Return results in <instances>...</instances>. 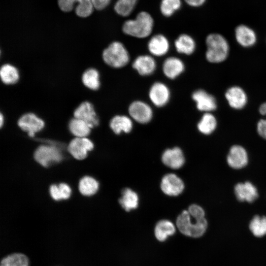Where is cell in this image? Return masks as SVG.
<instances>
[{"instance_id": "1", "label": "cell", "mask_w": 266, "mask_h": 266, "mask_svg": "<svg viewBox=\"0 0 266 266\" xmlns=\"http://www.w3.org/2000/svg\"><path fill=\"white\" fill-rule=\"evenodd\" d=\"M153 26L154 20L151 15L147 12L141 11L134 19L126 21L122 30L126 34L137 38H145L151 34Z\"/></svg>"}, {"instance_id": "2", "label": "cell", "mask_w": 266, "mask_h": 266, "mask_svg": "<svg viewBox=\"0 0 266 266\" xmlns=\"http://www.w3.org/2000/svg\"><path fill=\"white\" fill-rule=\"evenodd\" d=\"M179 231L183 234L192 237H200L206 232L208 222L206 218L197 220L193 218L188 210H183L176 221Z\"/></svg>"}, {"instance_id": "3", "label": "cell", "mask_w": 266, "mask_h": 266, "mask_svg": "<svg viewBox=\"0 0 266 266\" xmlns=\"http://www.w3.org/2000/svg\"><path fill=\"white\" fill-rule=\"evenodd\" d=\"M206 58L209 62L216 63L224 61L229 52V45L226 39L217 33L209 34L206 38Z\"/></svg>"}, {"instance_id": "4", "label": "cell", "mask_w": 266, "mask_h": 266, "mask_svg": "<svg viewBox=\"0 0 266 266\" xmlns=\"http://www.w3.org/2000/svg\"><path fill=\"white\" fill-rule=\"evenodd\" d=\"M102 59L108 66L113 68H121L128 64L130 60L129 53L120 42L111 43L102 52Z\"/></svg>"}, {"instance_id": "5", "label": "cell", "mask_w": 266, "mask_h": 266, "mask_svg": "<svg viewBox=\"0 0 266 266\" xmlns=\"http://www.w3.org/2000/svg\"><path fill=\"white\" fill-rule=\"evenodd\" d=\"M226 161L231 168L235 170H242L247 167L249 163V154L243 145L233 144L228 151Z\"/></svg>"}, {"instance_id": "6", "label": "cell", "mask_w": 266, "mask_h": 266, "mask_svg": "<svg viewBox=\"0 0 266 266\" xmlns=\"http://www.w3.org/2000/svg\"><path fill=\"white\" fill-rule=\"evenodd\" d=\"M233 193L236 200L242 203L252 204L260 197L258 187L250 180L236 183L233 187Z\"/></svg>"}, {"instance_id": "7", "label": "cell", "mask_w": 266, "mask_h": 266, "mask_svg": "<svg viewBox=\"0 0 266 266\" xmlns=\"http://www.w3.org/2000/svg\"><path fill=\"white\" fill-rule=\"evenodd\" d=\"M33 157L38 164L44 167L58 163L63 159L62 154L58 148L47 145H42L38 147L34 153Z\"/></svg>"}, {"instance_id": "8", "label": "cell", "mask_w": 266, "mask_h": 266, "mask_svg": "<svg viewBox=\"0 0 266 266\" xmlns=\"http://www.w3.org/2000/svg\"><path fill=\"white\" fill-rule=\"evenodd\" d=\"M17 124L30 137H33L35 133L42 130L45 126L43 120L32 112L22 115L18 119Z\"/></svg>"}, {"instance_id": "9", "label": "cell", "mask_w": 266, "mask_h": 266, "mask_svg": "<svg viewBox=\"0 0 266 266\" xmlns=\"http://www.w3.org/2000/svg\"><path fill=\"white\" fill-rule=\"evenodd\" d=\"M184 187L183 180L174 173L166 174L162 179L161 189L167 196H177L182 193Z\"/></svg>"}, {"instance_id": "10", "label": "cell", "mask_w": 266, "mask_h": 266, "mask_svg": "<svg viewBox=\"0 0 266 266\" xmlns=\"http://www.w3.org/2000/svg\"><path fill=\"white\" fill-rule=\"evenodd\" d=\"M74 118L86 122L91 128L99 125V120L92 103L88 101L80 103L73 111Z\"/></svg>"}, {"instance_id": "11", "label": "cell", "mask_w": 266, "mask_h": 266, "mask_svg": "<svg viewBox=\"0 0 266 266\" xmlns=\"http://www.w3.org/2000/svg\"><path fill=\"white\" fill-rule=\"evenodd\" d=\"M128 111L130 116L140 124L149 122L153 116V111L151 107L141 101L133 102L130 105Z\"/></svg>"}, {"instance_id": "12", "label": "cell", "mask_w": 266, "mask_h": 266, "mask_svg": "<svg viewBox=\"0 0 266 266\" xmlns=\"http://www.w3.org/2000/svg\"><path fill=\"white\" fill-rule=\"evenodd\" d=\"M76 1H77L78 5L75 12L78 16L87 17L91 14L93 9L91 0H58V3L62 10L68 12L72 9Z\"/></svg>"}, {"instance_id": "13", "label": "cell", "mask_w": 266, "mask_h": 266, "mask_svg": "<svg viewBox=\"0 0 266 266\" xmlns=\"http://www.w3.org/2000/svg\"><path fill=\"white\" fill-rule=\"evenodd\" d=\"M149 96L152 103L157 107H162L168 101L170 92L168 87L161 82H156L151 87Z\"/></svg>"}, {"instance_id": "14", "label": "cell", "mask_w": 266, "mask_h": 266, "mask_svg": "<svg viewBox=\"0 0 266 266\" xmlns=\"http://www.w3.org/2000/svg\"><path fill=\"white\" fill-rule=\"evenodd\" d=\"M162 161L166 166L177 169L184 164L185 157L182 150L176 147L166 150L162 154Z\"/></svg>"}, {"instance_id": "15", "label": "cell", "mask_w": 266, "mask_h": 266, "mask_svg": "<svg viewBox=\"0 0 266 266\" xmlns=\"http://www.w3.org/2000/svg\"><path fill=\"white\" fill-rule=\"evenodd\" d=\"M192 97L199 110L208 112L216 109L217 105L214 97L205 91L197 90L193 93Z\"/></svg>"}, {"instance_id": "16", "label": "cell", "mask_w": 266, "mask_h": 266, "mask_svg": "<svg viewBox=\"0 0 266 266\" xmlns=\"http://www.w3.org/2000/svg\"><path fill=\"white\" fill-rule=\"evenodd\" d=\"M132 66L141 75L152 74L156 69V64L153 58L149 55H140L133 62Z\"/></svg>"}, {"instance_id": "17", "label": "cell", "mask_w": 266, "mask_h": 266, "mask_svg": "<svg viewBox=\"0 0 266 266\" xmlns=\"http://www.w3.org/2000/svg\"><path fill=\"white\" fill-rule=\"evenodd\" d=\"M169 44L167 39L162 34L152 36L148 43L149 51L155 56H162L168 51Z\"/></svg>"}, {"instance_id": "18", "label": "cell", "mask_w": 266, "mask_h": 266, "mask_svg": "<svg viewBox=\"0 0 266 266\" xmlns=\"http://www.w3.org/2000/svg\"><path fill=\"white\" fill-rule=\"evenodd\" d=\"M225 96L230 105L234 109H241L246 103V95L239 87L234 86L229 88Z\"/></svg>"}, {"instance_id": "19", "label": "cell", "mask_w": 266, "mask_h": 266, "mask_svg": "<svg viewBox=\"0 0 266 266\" xmlns=\"http://www.w3.org/2000/svg\"><path fill=\"white\" fill-rule=\"evenodd\" d=\"M184 65L179 59L171 57L164 61L163 70L164 74L169 79H174L178 76L184 70Z\"/></svg>"}, {"instance_id": "20", "label": "cell", "mask_w": 266, "mask_h": 266, "mask_svg": "<svg viewBox=\"0 0 266 266\" xmlns=\"http://www.w3.org/2000/svg\"><path fill=\"white\" fill-rule=\"evenodd\" d=\"M109 126L113 132L119 134L121 133H130L133 129V122L129 117L125 115H116L110 120Z\"/></svg>"}, {"instance_id": "21", "label": "cell", "mask_w": 266, "mask_h": 266, "mask_svg": "<svg viewBox=\"0 0 266 266\" xmlns=\"http://www.w3.org/2000/svg\"><path fill=\"white\" fill-rule=\"evenodd\" d=\"M235 37L237 42L244 47L253 45L256 40L254 32L245 25H239L236 28Z\"/></svg>"}, {"instance_id": "22", "label": "cell", "mask_w": 266, "mask_h": 266, "mask_svg": "<svg viewBox=\"0 0 266 266\" xmlns=\"http://www.w3.org/2000/svg\"><path fill=\"white\" fill-rule=\"evenodd\" d=\"M119 202L126 211L134 209L138 205V195L130 188H125L122 192V196L119 200Z\"/></svg>"}, {"instance_id": "23", "label": "cell", "mask_w": 266, "mask_h": 266, "mask_svg": "<svg viewBox=\"0 0 266 266\" xmlns=\"http://www.w3.org/2000/svg\"><path fill=\"white\" fill-rule=\"evenodd\" d=\"M0 77L4 84L12 85L19 81L20 74L16 66L7 63L3 64L0 67Z\"/></svg>"}, {"instance_id": "24", "label": "cell", "mask_w": 266, "mask_h": 266, "mask_svg": "<svg viewBox=\"0 0 266 266\" xmlns=\"http://www.w3.org/2000/svg\"><path fill=\"white\" fill-rule=\"evenodd\" d=\"M100 73L97 69L91 67L86 69L81 76L83 84L87 88L96 91L100 88Z\"/></svg>"}, {"instance_id": "25", "label": "cell", "mask_w": 266, "mask_h": 266, "mask_svg": "<svg viewBox=\"0 0 266 266\" xmlns=\"http://www.w3.org/2000/svg\"><path fill=\"white\" fill-rule=\"evenodd\" d=\"M175 231V227L171 222L167 220H162L157 223L154 233L159 241H164L168 236L173 235Z\"/></svg>"}, {"instance_id": "26", "label": "cell", "mask_w": 266, "mask_h": 266, "mask_svg": "<svg viewBox=\"0 0 266 266\" xmlns=\"http://www.w3.org/2000/svg\"><path fill=\"white\" fill-rule=\"evenodd\" d=\"M174 45L178 52L186 55L192 54L196 47L194 40L186 34L180 35L175 40Z\"/></svg>"}, {"instance_id": "27", "label": "cell", "mask_w": 266, "mask_h": 266, "mask_svg": "<svg viewBox=\"0 0 266 266\" xmlns=\"http://www.w3.org/2000/svg\"><path fill=\"white\" fill-rule=\"evenodd\" d=\"M68 129L75 137H86L91 132V127L85 121L73 118L68 123Z\"/></svg>"}, {"instance_id": "28", "label": "cell", "mask_w": 266, "mask_h": 266, "mask_svg": "<svg viewBox=\"0 0 266 266\" xmlns=\"http://www.w3.org/2000/svg\"><path fill=\"white\" fill-rule=\"evenodd\" d=\"M67 151L74 158L78 160L85 159L88 152L83 137H75L72 139L67 146Z\"/></svg>"}, {"instance_id": "29", "label": "cell", "mask_w": 266, "mask_h": 266, "mask_svg": "<svg viewBox=\"0 0 266 266\" xmlns=\"http://www.w3.org/2000/svg\"><path fill=\"white\" fill-rule=\"evenodd\" d=\"M217 122L215 117L211 113H206L203 115L197 128L199 131L204 135H210L216 130Z\"/></svg>"}, {"instance_id": "30", "label": "cell", "mask_w": 266, "mask_h": 266, "mask_svg": "<svg viewBox=\"0 0 266 266\" xmlns=\"http://www.w3.org/2000/svg\"><path fill=\"white\" fill-rule=\"evenodd\" d=\"M78 188L80 193L86 196L95 195L99 188V182L93 177L85 176L79 182Z\"/></svg>"}, {"instance_id": "31", "label": "cell", "mask_w": 266, "mask_h": 266, "mask_svg": "<svg viewBox=\"0 0 266 266\" xmlns=\"http://www.w3.org/2000/svg\"><path fill=\"white\" fill-rule=\"evenodd\" d=\"M249 228L256 237H261L266 235V216L256 215L249 222Z\"/></svg>"}, {"instance_id": "32", "label": "cell", "mask_w": 266, "mask_h": 266, "mask_svg": "<svg viewBox=\"0 0 266 266\" xmlns=\"http://www.w3.org/2000/svg\"><path fill=\"white\" fill-rule=\"evenodd\" d=\"M29 260L26 256L20 253L10 255L1 261L0 266H28Z\"/></svg>"}, {"instance_id": "33", "label": "cell", "mask_w": 266, "mask_h": 266, "mask_svg": "<svg viewBox=\"0 0 266 266\" xmlns=\"http://www.w3.org/2000/svg\"><path fill=\"white\" fill-rule=\"evenodd\" d=\"M181 5V0H162L160 10L163 15L169 17L178 10Z\"/></svg>"}, {"instance_id": "34", "label": "cell", "mask_w": 266, "mask_h": 266, "mask_svg": "<svg viewBox=\"0 0 266 266\" xmlns=\"http://www.w3.org/2000/svg\"><path fill=\"white\" fill-rule=\"evenodd\" d=\"M135 4L126 0H118L114 5V9L118 14L127 16L131 13Z\"/></svg>"}, {"instance_id": "35", "label": "cell", "mask_w": 266, "mask_h": 266, "mask_svg": "<svg viewBox=\"0 0 266 266\" xmlns=\"http://www.w3.org/2000/svg\"><path fill=\"white\" fill-rule=\"evenodd\" d=\"M70 187L66 183H61L56 189V197L57 201L68 199L71 196Z\"/></svg>"}, {"instance_id": "36", "label": "cell", "mask_w": 266, "mask_h": 266, "mask_svg": "<svg viewBox=\"0 0 266 266\" xmlns=\"http://www.w3.org/2000/svg\"><path fill=\"white\" fill-rule=\"evenodd\" d=\"M190 215L197 220H201L205 218V213L203 208L197 204H191L188 209Z\"/></svg>"}, {"instance_id": "37", "label": "cell", "mask_w": 266, "mask_h": 266, "mask_svg": "<svg viewBox=\"0 0 266 266\" xmlns=\"http://www.w3.org/2000/svg\"><path fill=\"white\" fill-rule=\"evenodd\" d=\"M257 132L259 136L266 140V119H260L257 124Z\"/></svg>"}, {"instance_id": "38", "label": "cell", "mask_w": 266, "mask_h": 266, "mask_svg": "<svg viewBox=\"0 0 266 266\" xmlns=\"http://www.w3.org/2000/svg\"><path fill=\"white\" fill-rule=\"evenodd\" d=\"M110 0H91V2L96 9L102 10L108 5Z\"/></svg>"}, {"instance_id": "39", "label": "cell", "mask_w": 266, "mask_h": 266, "mask_svg": "<svg viewBox=\"0 0 266 266\" xmlns=\"http://www.w3.org/2000/svg\"><path fill=\"white\" fill-rule=\"evenodd\" d=\"M187 3L192 6H199L201 5L205 0H185Z\"/></svg>"}, {"instance_id": "40", "label": "cell", "mask_w": 266, "mask_h": 266, "mask_svg": "<svg viewBox=\"0 0 266 266\" xmlns=\"http://www.w3.org/2000/svg\"><path fill=\"white\" fill-rule=\"evenodd\" d=\"M259 112L263 115H266V102H264L260 106Z\"/></svg>"}, {"instance_id": "41", "label": "cell", "mask_w": 266, "mask_h": 266, "mask_svg": "<svg viewBox=\"0 0 266 266\" xmlns=\"http://www.w3.org/2000/svg\"><path fill=\"white\" fill-rule=\"evenodd\" d=\"M4 116L1 112H0V127H2L3 124H4Z\"/></svg>"}, {"instance_id": "42", "label": "cell", "mask_w": 266, "mask_h": 266, "mask_svg": "<svg viewBox=\"0 0 266 266\" xmlns=\"http://www.w3.org/2000/svg\"><path fill=\"white\" fill-rule=\"evenodd\" d=\"M126 0L128 1H129V2H132V3H133L135 4L136 2V1H137V0Z\"/></svg>"}]
</instances>
